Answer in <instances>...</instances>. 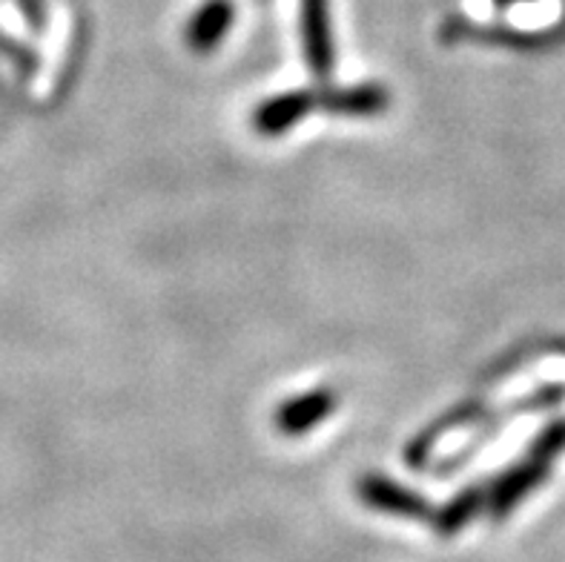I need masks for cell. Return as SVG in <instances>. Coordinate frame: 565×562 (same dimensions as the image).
<instances>
[{
	"label": "cell",
	"mask_w": 565,
	"mask_h": 562,
	"mask_svg": "<svg viewBox=\"0 0 565 562\" xmlns=\"http://www.w3.org/2000/svg\"><path fill=\"white\" fill-rule=\"evenodd\" d=\"M305 23H308V41L313 57H328V23H324V0H305Z\"/></svg>",
	"instance_id": "obj_1"
},
{
	"label": "cell",
	"mask_w": 565,
	"mask_h": 562,
	"mask_svg": "<svg viewBox=\"0 0 565 562\" xmlns=\"http://www.w3.org/2000/svg\"><path fill=\"white\" fill-rule=\"evenodd\" d=\"M199 23H204V29H195V35L204 43L213 41V38L222 32V23H227V7H222V0H218L215 7H210L207 12L201 14Z\"/></svg>",
	"instance_id": "obj_2"
}]
</instances>
